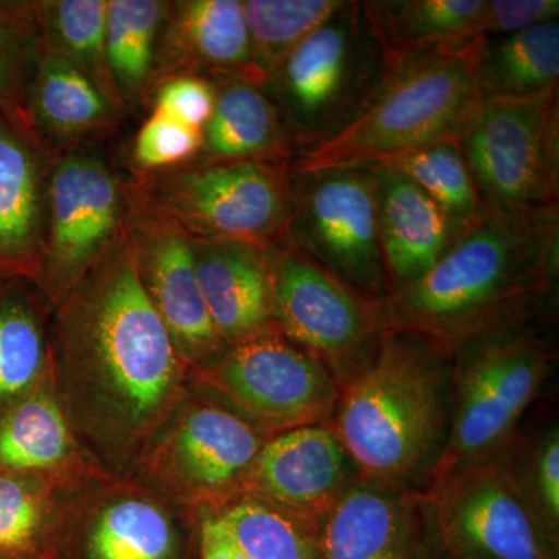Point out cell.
<instances>
[{
	"mask_svg": "<svg viewBox=\"0 0 559 559\" xmlns=\"http://www.w3.org/2000/svg\"><path fill=\"white\" fill-rule=\"evenodd\" d=\"M143 286L176 348L204 358L221 347L202 299L190 235L165 215L142 221L128 231Z\"/></svg>",
	"mask_w": 559,
	"mask_h": 559,
	"instance_id": "2e32d148",
	"label": "cell"
},
{
	"mask_svg": "<svg viewBox=\"0 0 559 559\" xmlns=\"http://www.w3.org/2000/svg\"><path fill=\"white\" fill-rule=\"evenodd\" d=\"M286 240L366 299H388L377 165L293 171Z\"/></svg>",
	"mask_w": 559,
	"mask_h": 559,
	"instance_id": "ba28073f",
	"label": "cell"
},
{
	"mask_svg": "<svg viewBox=\"0 0 559 559\" xmlns=\"http://www.w3.org/2000/svg\"><path fill=\"white\" fill-rule=\"evenodd\" d=\"M377 170L381 248L392 294L423 277L459 229L417 183L382 165Z\"/></svg>",
	"mask_w": 559,
	"mask_h": 559,
	"instance_id": "d6986e66",
	"label": "cell"
},
{
	"mask_svg": "<svg viewBox=\"0 0 559 559\" xmlns=\"http://www.w3.org/2000/svg\"><path fill=\"white\" fill-rule=\"evenodd\" d=\"M274 320L282 334L307 349L337 384L381 333L378 304L308 259L288 240L271 249Z\"/></svg>",
	"mask_w": 559,
	"mask_h": 559,
	"instance_id": "8fae6325",
	"label": "cell"
},
{
	"mask_svg": "<svg viewBox=\"0 0 559 559\" xmlns=\"http://www.w3.org/2000/svg\"><path fill=\"white\" fill-rule=\"evenodd\" d=\"M202 559H249L221 514L207 518L201 532Z\"/></svg>",
	"mask_w": 559,
	"mask_h": 559,
	"instance_id": "ab89813d",
	"label": "cell"
},
{
	"mask_svg": "<svg viewBox=\"0 0 559 559\" xmlns=\"http://www.w3.org/2000/svg\"><path fill=\"white\" fill-rule=\"evenodd\" d=\"M428 492L432 527L460 559H554V535L509 447L441 474Z\"/></svg>",
	"mask_w": 559,
	"mask_h": 559,
	"instance_id": "9c48e42d",
	"label": "cell"
},
{
	"mask_svg": "<svg viewBox=\"0 0 559 559\" xmlns=\"http://www.w3.org/2000/svg\"><path fill=\"white\" fill-rule=\"evenodd\" d=\"M362 7L385 58L481 36L485 0H371Z\"/></svg>",
	"mask_w": 559,
	"mask_h": 559,
	"instance_id": "7402d4cb",
	"label": "cell"
},
{
	"mask_svg": "<svg viewBox=\"0 0 559 559\" xmlns=\"http://www.w3.org/2000/svg\"><path fill=\"white\" fill-rule=\"evenodd\" d=\"M559 21L485 38L479 83L485 97H532L558 91Z\"/></svg>",
	"mask_w": 559,
	"mask_h": 559,
	"instance_id": "603a6c76",
	"label": "cell"
},
{
	"mask_svg": "<svg viewBox=\"0 0 559 559\" xmlns=\"http://www.w3.org/2000/svg\"><path fill=\"white\" fill-rule=\"evenodd\" d=\"M525 487L538 511L544 525L551 535L558 532L559 524V432L557 426L543 433L527 469H522Z\"/></svg>",
	"mask_w": 559,
	"mask_h": 559,
	"instance_id": "8d00e7d4",
	"label": "cell"
},
{
	"mask_svg": "<svg viewBox=\"0 0 559 559\" xmlns=\"http://www.w3.org/2000/svg\"><path fill=\"white\" fill-rule=\"evenodd\" d=\"M36 17L47 28L51 27L55 39L61 44V55L83 70L103 92L110 97V80L106 64L105 0H61L39 3Z\"/></svg>",
	"mask_w": 559,
	"mask_h": 559,
	"instance_id": "1f68e13d",
	"label": "cell"
},
{
	"mask_svg": "<svg viewBox=\"0 0 559 559\" xmlns=\"http://www.w3.org/2000/svg\"><path fill=\"white\" fill-rule=\"evenodd\" d=\"M70 436L60 407L47 395L22 400L0 419V466L50 469L68 457Z\"/></svg>",
	"mask_w": 559,
	"mask_h": 559,
	"instance_id": "83f0119b",
	"label": "cell"
},
{
	"mask_svg": "<svg viewBox=\"0 0 559 559\" xmlns=\"http://www.w3.org/2000/svg\"><path fill=\"white\" fill-rule=\"evenodd\" d=\"M202 148V131L154 110L135 140V157L143 167L164 168L190 159Z\"/></svg>",
	"mask_w": 559,
	"mask_h": 559,
	"instance_id": "d590c367",
	"label": "cell"
},
{
	"mask_svg": "<svg viewBox=\"0 0 559 559\" xmlns=\"http://www.w3.org/2000/svg\"><path fill=\"white\" fill-rule=\"evenodd\" d=\"M209 164L264 162L293 165L296 150L263 84L234 79L216 94L215 108L202 130Z\"/></svg>",
	"mask_w": 559,
	"mask_h": 559,
	"instance_id": "44dd1931",
	"label": "cell"
},
{
	"mask_svg": "<svg viewBox=\"0 0 559 559\" xmlns=\"http://www.w3.org/2000/svg\"><path fill=\"white\" fill-rule=\"evenodd\" d=\"M36 139L0 114V278L38 274L47 229Z\"/></svg>",
	"mask_w": 559,
	"mask_h": 559,
	"instance_id": "ac0fdd59",
	"label": "cell"
},
{
	"mask_svg": "<svg viewBox=\"0 0 559 559\" xmlns=\"http://www.w3.org/2000/svg\"><path fill=\"white\" fill-rule=\"evenodd\" d=\"M558 0H485L480 35L500 38L543 22L557 21Z\"/></svg>",
	"mask_w": 559,
	"mask_h": 559,
	"instance_id": "f35d334b",
	"label": "cell"
},
{
	"mask_svg": "<svg viewBox=\"0 0 559 559\" xmlns=\"http://www.w3.org/2000/svg\"><path fill=\"white\" fill-rule=\"evenodd\" d=\"M216 92L198 76H179L165 83L157 94L156 110L170 119L202 131L215 108Z\"/></svg>",
	"mask_w": 559,
	"mask_h": 559,
	"instance_id": "74e56055",
	"label": "cell"
},
{
	"mask_svg": "<svg viewBox=\"0 0 559 559\" xmlns=\"http://www.w3.org/2000/svg\"><path fill=\"white\" fill-rule=\"evenodd\" d=\"M90 546L94 559H173L175 533L156 506L124 499L103 511Z\"/></svg>",
	"mask_w": 559,
	"mask_h": 559,
	"instance_id": "f1b7e54d",
	"label": "cell"
},
{
	"mask_svg": "<svg viewBox=\"0 0 559 559\" xmlns=\"http://www.w3.org/2000/svg\"><path fill=\"white\" fill-rule=\"evenodd\" d=\"M43 506L25 481L0 474V554L27 549L38 535Z\"/></svg>",
	"mask_w": 559,
	"mask_h": 559,
	"instance_id": "e575fe53",
	"label": "cell"
},
{
	"mask_svg": "<svg viewBox=\"0 0 559 559\" xmlns=\"http://www.w3.org/2000/svg\"><path fill=\"white\" fill-rule=\"evenodd\" d=\"M47 229L38 272L61 289L80 282L121 235L120 191L103 162L72 154L46 178Z\"/></svg>",
	"mask_w": 559,
	"mask_h": 559,
	"instance_id": "4fadbf2b",
	"label": "cell"
},
{
	"mask_svg": "<svg viewBox=\"0 0 559 559\" xmlns=\"http://www.w3.org/2000/svg\"><path fill=\"white\" fill-rule=\"evenodd\" d=\"M36 49V75L31 86L33 123L61 134L94 130L110 117L109 98L83 72L49 44Z\"/></svg>",
	"mask_w": 559,
	"mask_h": 559,
	"instance_id": "cb8c5ba5",
	"label": "cell"
},
{
	"mask_svg": "<svg viewBox=\"0 0 559 559\" xmlns=\"http://www.w3.org/2000/svg\"><path fill=\"white\" fill-rule=\"evenodd\" d=\"M202 299L223 342H240L272 330L271 249L235 242H191Z\"/></svg>",
	"mask_w": 559,
	"mask_h": 559,
	"instance_id": "e0dca14e",
	"label": "cell"
},
{
	"mask_svg": "<svg viewBox=\"0 0 559 559\" xmlns=\"http://www.w3.org/2000/svg\"><path fill=\"white\" fill-rule=\"evenodd\" d=\"M176 32L180 47L198 64L229 73L234 79L257 81L242 2L193 0L180 3Z\"/></svg>",
	"mask_w": 559,
	"mask_h": 559,
	"instance_id": "d4e9b609",
	"label": "cell"
},
{
	"mask_svg": "<svg viewBox=\"0 0 559 559\" xmlns=\"http://www.w3.org/2000/svg\"><path fill=\"white\" fill-rule=\"evenodd\" d=\"M452 355L382 330L340 382L333 429L364 479L414 489L432 480L450 436Z\"/></svg>",
	"mask_w": 559,
	"mask_h": 559,
	"instance_id": "7a4b0ae2",
	"label": "cell"
},
{
	"mask_svg": "<svg viewBox=\"0 0 559 559\" xmlns=\"http://www.w3.org/2000/svg\"><path fill=\"white\" fill-rule=\"evenodd\" d=\"M345 0H246L242 2L259 83L270 79L297 46L344 7Z\"/></svg>",
	"mask_w": 559,
	"mask_h": 559,
	"instance_id": "484cf974",
	"label": "cell"
},
{
	"mask_svg": "<svg viewBox=\"0 0 559 559\" xmlns=\"http://www.w3.org/2000/svg\"><path fill=\"white\" fill-rule=\"evenodd\" d=\"M44 358L46 344L31 301L14 290H0V404L32 388Z\"/></svg>",
	"mask_w": 559,
	"mask_h": 559,
	"instance_id": "d6a6232c",
	"label": "cell"
},
{
	"mask_svg": "<svg viewBox=\"0 0 559 559\" xmlns=\"http://www.w3.org/2000/svg\"><path fill=\"white\" fill-rule=\"evenodd\" d=\"M551 358L549 345L528 323L489 331L452 349L450 436L432 480L509 447Z\"/></svg>",
	"mask_w": 559,
	"mask_h": 559,
	"instance_id": "8992f818",
	"label": "cell"
},
{
	"mask_svg": "<svg viewBox=\"0 0 559 559\" xmlns=\"http://www.w3.org/2000/svg\"><path fill=\"white\" fill-rule=\"evenodd\" d=\"M210 380L271 429L329 425L340 399V384L325 364L272 330L235 342Z\"/></svg>",
	"mask_w": 559,
	"mask_h": 559,
	"instance_id": "7c38bea8",
	"label": "cell"
},
{
	"mask_svg": "<svg viewBox=\"0 0 559 559\" xmlns=\"http://www.w3.org/2000/svg\"><path fill=\"white\" fill-rule=\"evenodd\" d=\"M249 559H318L305 522L264 499H242L221 514Z\"/></svg>",
	"mask_w": 559,
	"mask_h": 559,
	"instance_id": "4dcf8cb0",
	"label": "cell"
},
{
	"mask_svg": "<svg viewBox=\"0 0 559 559\" xmlns=\"http://www.w3.org/2000/svg\"><path fill=\"white\" fill-rule=\"evenodd\" d=\"M558 207H484L417 282L378 304L382 330L437 342L452 355L489 331L527 325L558 277Z\"/></svg>",
	"mask_w": 559,
	"mask_h": 559,
	"instance_id": "6da1fadb",
	"label": "cell"
},
{
	"mask_svg": "<svg viewBox=\"0 0 559 559\" xmlns=\"http://www.w3.org/2000/svg\"><path fill=\"white\" fill-rule=\"evenodd\" d=\"M485 36L388 58L382 79L336 138L300 154L294 173L380 164L419 146L457 139L484 100L479 55Z\"/></svg>",
	"mask_w": 559,
	"mask_h": 559,
	"instance_id": "277c9868",
	"label": "cell"
},
{
	"mask_svg": "<svg viewBox=\"0 0 559 559\" xmlns=\"http://www.w3.org/2000/svg\"><path fill=\"white\" fill-rule=\"evenodd\" d=\"M319 525L318 559H426L428 503L414 489L359 477Z\"/></svg>",
	"mask_w": 559,
	"mask_h": 559,
	"instance_id": "5bb4252c",
	"label": "cell"
},
{
	"mask_svg": "<svg viewBox=\"0 0 559 559\" xmlns=\"http://www.w3.org/2000/svg\"><path fill=\"white\" fill-rule=\"evenodd\" d=\"M164 5L153 0H110L106 64L114 84L135 91L148 79Z\"/></svg>",
	"mask_w": 559,
	"mask_h": 559,
	"instance_id": "f546056e",
	"label": "cell"
},
{
	"mask_svg": "<svg viewBox=\"0 0 559 559\" xmlns=\"http://www.w3.org/2000/svg\"><path fill=\"white\" fill-rule=\"evenodd\" d=\"M385 64L362 2L347 0L290 51L263 87L297 157L336 138L358 117Z\"/></svg>",
	"mask_w": 559,
	"mask_h": 559,
	"instance_id": "5b68a950",
	"label": "cell"
},
{
	"mask_svg": "<svg viewBox=\"0 0 559 559\" xmlns=\"http://www.w3.org/2000/svg\"><path fill=\"white\" fill-rule=\"evenodd\" d=\"M261 447L246 419L219 407H198L180 421L171 460L187 487L219 492L249 476Z\"/></svg>",
	"mask_w": 559,
	"mask_h": 559,
	"instance_id": "ffe728a7",
	"label": "cell"
},
{
	"mask_svg": "<svg viewBox=\"0 0 559 559\" xmlns=\"http://www.w3.org/2000/svg\"><path fill=\"white\" fill-rule=\"evenodd\" d=\"M36 22L35 7L0 2V114L35 139L28 69Z\"/></svg>",
	"mask_w": 559,
	"mask_h": 559,
	"instance_id": "836d02e7",
	"label": "cell"
},
{
	"mask_svg": "<svg viewBox=\"0 0 559 559\" xmlns=\"http://www.w3.org/2000/svg\"><path fill=\"white\" fill-rule=\"evenodd\" d=\"M359 477L333 426L312 425L264 443L246 479L267 502L318 525Z\"/></svg>",
	"mask_w": 559,
	"mask_h": 559,
	"instance_id": "9a60e30c",
	"label": "cell"
},
{
	"mask_svg": "<svg viewBox=\"0 0 559 559\" xmlns=\"http://www.w3.org/2000/svg\"><path fill=\"white\" fill-rule=\"evenodd\" d=\"M377 165L399 171L417 183L457 229L469 224L484 209L457 139L439 140Z\"/></svg>",
	"mask_w": 559,
	"mask_h": 559,
	"instance_id": "4316f807",
	"label": "cell"
},
{
	"mask_svg": "<svg viewBox=\"0 0 559 559\" xmlns=\"http://www.w3.org/2000/svg\"><path fill=\"white\" fill-rule=\"evenodd\" d=\"M81 280L62 316L64 347L110 425L138 436L178 392V348L143 286L128 234Z\"/></svg>",
	"mask_w": 559,
	"mask_h": 559,
	"instance_id": "3957f363",
	"label": "cell"
},
{
	"mask_svg": "<svg viewBox=\"0 0 559 559\" xmlns=\"http://www.w3.org/2000/svg\"><path fill=\"white\" fill-rule=\"evenodd\" d=\"M457 143L481 205L506 213L558 207V91L485 97Z\"/></svg>",
	"mask_w": 559,
	"mask_h": 559,
	"instance_id": "52a82bcc",
	"label": "cell"
},
{
	"mask_svg": "<svg viewBox=\"0 0 559 559\" xmlns=\"http://www.w3.org/2000/svg\"><path fill=\"white\" fill-rule=\"evenodd\" d=\"M164 213L198 240L272 249L286 240L293 165L207 164L168 183Z\"/></svg>",
	"mask_w": 559,
	"mask_h": 559,
	"instance_id": "30bf717a",
	"label": "cell"
}]
</instances>
